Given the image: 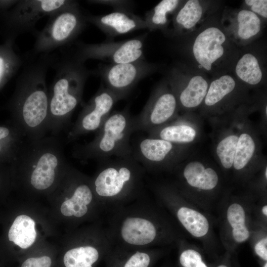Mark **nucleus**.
I'll list each match as a JSON object with an SVG mask.
<instances>
[{
	"mask_svg": "<svg viewBox=\"0 0 267 267\" xmlns=\"http://www.w3.org/2000/svg\"><path fill=\"white\" fill-rule=\"evenodd\" d=\"M255 42L240 48L232 73L242 84L258 86L266 78L265 51Z\"/></svg>",
	"mask_w": 267,
	"mask_h": 267,
	"instance_id": "obj_18",
	"label": "nucleus"
},
{
	"mask_svg": "<svg viewBox=\"0 0 267 267\" xmlns=\"http://www.w3.org/2000/svg\"><path fill=\"white\" fill-rule=\"evenodd\" d=\"M183 176L192 187L204 190L214 189L218 184V176L211 168H205L198 161H192L184 167Z\"/></svg>",
	"mask_w": 267,
	"mask_h": 267,
	"instance_id": "obj_27",
	"label": "nucleus"
},
{
	"mask_svg": "<svg viewBox=\"0 0 267 267\" xmlns=\"http://www.w3.org/2000/svg\"><path fill=\"white\" fill-rule=\"evenodd\" d=\"M134 132V117L128 106L121 111L112 112L96 131L93 140L75 147L73 156L86 162L90 159L100 162L112 156L122 158L133 155L130 138Z\"/></svg>",
	"mask_w": 267,
	"mask_h": 267,
	"instance_id": "obj_7",
	"label": "nucleus"
},
{
	"mask_svg": "<svg viewBox=\"0 0 267 267\" xmlns=\"http://www.w3.org/2000/svg\"><path fill=\"white\" fill-rule=\"evenodd\" d=\"M262 213L265 216H267V205H265L262 208Z\"/></svg>",
	"mask_w": 267,
	"mask_h": 267,
	"instance_id": "obj_41",
	"label": "nucleus"
},
{
	"mask_svg": "<svg viewBox=\"0 0 267 267\" xmlns=\"http://www.w3.org/2000/svg\"><path fill=\"white\" fill-rule=\"evenodd\" d=\"M179 262L182 267H208L201 254L193 249H186L180 254Z\"/></svg>",
	"mask_w": 267,
	"mask_h": 267,
	"instance_id": "obj_34",
	"label": "nucleus"
},
{
	"mask_svg": "<svg viewBox=\"0 0 267 267\" xmlns=\"http://www.w3.org/2000/svg\"><path fill=\"white\" fill-rule=\"evenodd\" d=\"M220 22L227 36L239 48L257 40L261 36L266 23L247 9L225 6L222 10Z\"/></svg>",
	"mask_w": 267,
	"mask_h": 267,
	"instance_id": "obj_16",
	"label": "nucleus"
},
{
	"mask_svg": "<svg viewBox=\"0 0 267 267\" xmlns=\"http://www.w3.org/2000/svg\"><path fill=\"white\" fill-rule=\"evenodd\" d=\"M34 221L26 215L16 218L8 232L9 241L22 249L31 246L35 242L37 233Z\"/></svg>",
	"mask_w": 267,
	"mask_h": 267,
	"instance_id": "obj_29",
	"label": "nucleus"
},
{
	"mask_svg": "<svg viewBox=\"0 0 267 267\" xmlns=\"http://www.w3.org/2000/svg\"><path fill=\"white\" fill-rule=\"evenodd\" d=\"M132 147L133 156L146 171L169 162L175 151L174 143L150 136L140 138Z\"/></svg>",
	"mask_w": 267,
	"mask_h": 267,
	"instance_id": "obj_19",
	"label": "nucleus"
},
{
	"mask_svg": "<svg viewBox=\"0 0 267 267\" xmlns=\"http://www.w3.org/2000/svg\"><path fill=\"white\" fill-rule=\"evenodd\" d=\"M240 82L231 73L212 77L203 102L207 107H213L226 99L237 89Z\"/></svg>",
	"mask_w": 267,
	"mask_h": 267,
	"instance_id": "obj_23",
	"label": "nucleus"
},
{
	"mask_svg": "<svg viewBox=\"0 0 267 267\" xmlns=\"http://www.w3.org/2000/svg\"><path fill=\"white\" fill-rule=\"evenodd\" d=\"M15 39L9 37L0 44V90L16 74L24 60L15 51Z\"/></svg>",
	"mask_w": 267,
	"mask_h": 267,
	"instance_id": "obj_25",
	"label": "nucleus"
},
{
	"mask_svg": "<svg viewBox=\"0 0 267 267\" xmlns=\"http://www.w3.org/2000/svg\"><path fill=\"white\" fill-rule=\"evenodd\" d=\"M223 7L217 0H183L164 33L178 41L198 29Z\"/></svg>",
	"mask_w": 267,
	"mask_h": 267,
	"instance_id": "obj_14",
	"label": "nucleus"
},
{
	"mask_svg": "<svg viewBox=\"0 0 267 267\" xmlns=\"http://www.w3.org/2000/svg\"><path fill=\"white\" fill-rule=\"evenodd\" d=\"M86 22L78 2L73 0L49 16L42 30H36L33 33L35 37L33 54H49L69 44L84 29Z\"/></svg>",
	"mask_w": 267,
	"mask_h": 267,
	"instance_id": "obj_8",
	"label": "nucleus"
},
{
	"mask_svg": "<svg viewBox=\"0 0 267 267\" xmlns=\"http://www.w3.org/2000/svg\"><path fill=\"white\" fill-rule=\"evenodd\" d=\"M116 96L103 85L83 105L76 122L67 134V141L77 139L82 135L97 131L102 125L115 103Z\"/></svg>",
	"mask_w": 267,
	"mask_h": 267,
	"instance_id": "obj_15",
	"label": "nucleus"
},
{
	"mask_svg": "<svg viewBox=\"0 0 267 267\" xmlns=\"http://www.w3.org/2000/svg\"><path fill=\"white\" fill-rule=\"evenodd\" d=\"M166 78L181 107L192 109L203 102L210 82L205 73L178 62L169 69Z\"/></svg>",
	"mask_w": 267,
	"mask_h": 267,
	"instance_id": "obj_10",
	"label": "nucleus"
},
{
	"mask_svg": "<svg viewBox=\"0 0 267 267\" xmlns=\"http://www.w3.org/2000/svg\"><path fill=\"white\" fill-rule=\"evenodd\" d=\"M112 246L105 227V231L91 244L81 245L69 250L64 256V265L65 267H93L101 259H106Z\"/></svg>",
	"mask_w": 267,
	"mask_h": 267,
	"instance_id": "obj_21",
	"label": "nucleus"
},
{
	"mask_svg": "<svg viewBox=\"0 0 267 267\" xmlns=\"http://www.w3.org/2000/svg\"><path fill=\"white\" fill-rule=\"evenodd\" d=\"M176 96L165 79L154 90L141 112L134 117V131H148L171 119L178 106Z\"/></svg>",
	"mask_w": 267,
	"mask_h": 267,
	"instance_id": "obj_13",
	"label": "nucleus"
},
{
	"mask_svg": "<svg viewBox=\"0 0 267 267\" xmlns=\"http://www.w3.org/2000/svg\"><path fill=\"white\" fill-rule=\"evenodd\" d=\"M238 139L237 135L231 134L222 139L218 144L217 154L225 169H229L233 165Z\"/></svg>",
	"mask_w": 267,
	"mask_h": 267,
	"instance_id": "obj_33",
	"label": "nucleus"
},
{
	"mask_svg": "<svg viewBox=\"0 0 267 267\" xmlns=\"http://www.w3.org/2000/svg\"><path fill=\"white\" fill-rule=\"evenodd\" d=\"M24 139L19 130L10 121L0 125V164L12 163Z\"/></svg>",
	"mask_w": 267,
	"mask_h": 267,
	"instance_id": "obj_26",
	"label": "nucleus"
},
{
	"mask_svg": "<svg viewBox=\"0 0 267 267\" xmlns=\"http://www.w3.org/2000/svg\"><path fill=\"white\" fill-rule=\"evenodd\" d=\"M66 174L70 195L65 197L61 206L62 215L80 219L89 213L90 207L93 204L101 206L93 191L90 180L69 165Z\"/></svg>",
	"mask_w": 267,
	"mask_h": 267,
	"instance_id": "obj_17",
	"label": "nucleus"
},
{
	"mask_svg": "<svg viewBox=\"0 0 267 267\" xmlns=\"http://www.w3.org/2000/svg\"><path fill=\"white\" fill-rule=\"evenodd\" d=\"M227 219L232 227V236L237 243H242L250 236L245 224V213L243 208L238 203H233L227 210Z\"/></svg>",
	"mask_w": 267,
	"mask_h": 267,
	"instance_id": "obj_31",
	"label": "nucleus"
},
{
	"mask_svg": "<svg viewBox=\"0 0 267 267\" xmlns=\"http://www.w3.org/2000/svg\"><path fill=\"white\" fill-rule=\"evenodd\" d=\"M148 136L161 138L174 143H188L196 136L195 130L185 125H172L157 128L148 132Z\"/></svg>",
	"mask_w": 267,
	"mask_h": 267,
	"instance_id": "obj_30",
	"label": "nucleus"
},
{
	"mask_svg": "<svg viewBox=\"0 0 267 267\" xmlns=\"http://www.w3.org/2000/svg\"><path fill=\"white\" fill-rule=\"evenodd\" d=\"M175 213L177 219L192 235L196 237L205 236L209 231L207 218L200 212L186 206H168Z\"/></svg>",
	"mask_w": 267,
	"mask_h": 267,
	"instance_id": "obj_28",
	"label": "nucleus"
},
{
	"mask_svg": "<svg viewBox=\"0 0 267 267\" xmlns=\"http://www.w3.org/2000/svg\"><path fill=\"white\" fill-rule=\"evenodd\" d=\"M157 256L151 248L129 249L113 246L105 259L106 267H151Z\"/></svg>",
	"mask_w": 267,
	"mask_h": 267,
	"instance_id": "obj_22",
	"label": "nucleus"
},
{
	"mask_svg": "<svg viewBox=\"0 0 267 267\" xmlns=\"http://www.w3.org/2000/svg\"><path fill=\"white\" fill-rule=\"evenodd\" d=\"M180 0H162L147 11L144 19L146 28L150 31H166L172 17L183 2Z\"/></svg>",
	"mask_w": 267,
	"mask_h": 267,
	"instance_id": "obj_24",
	"label": "nucleus"
},
{
	"mask_svg": "<svg viewBox=\"0 0 267 267\" xmlns=\"http://www.w3.org/2000/svg\"><path fill=\"white\" fill-rule=\"evenodd\" d=\"M51 65L55 71L48 89V132L58 136L68 129L72 114L82 102L86 81L91 74L84 62L74 54L55 56Z\"/></svg>",
	"mask_w": 267,
	"mask_h": 267,
	"instance_id": "obj_4",
	"label": "nucleus"
},
{
	"mask_svg": "<svg viewBox=\"0 0 267 267\" xmlns=\"http://www.w3.org/2000/svg\"><path fill=\"white\" fill-rule=\"evenodd\" d=\"M147 33L121 42L77 44L75 56L85 63L88 59H98L110 64H123L145 59L143 44Z\"/></svg>",
	"mask_w": 267,
	"mask_h": 267,
	"instance_id": "obj_11",
	"label": "nucleus"
},
{
	"mask_svg": "<svg viewBox=\"0 0 267 267\" xmlns=\"http://www.w3.org/2000/svg\"><path fill=\"white\" fill-rule=\"evenodd\" d=\"M89 3L102 4L115 7V10H130L132 2L129 0H88Z\"/></svg>",
	"mask_w": 267,
	"mask_h": 267,
	"instance_id": "obj_37",
	"label": "nucleus"
},
{
	"mask_svg": "<svg viewBox=\"0 0 267 267\" xmlns=\"http://www.w3.org/2000/svg\"><path fill=\"white\" fill-rule=\"evenodd\" d=\"M17 1V0H0V16L10 9Z\"/></svg>",
	"mask_w": 267,
	"mask_h": 267,
	"instance_id": "obj_39",
	"label": "nucleus"
},
{
	"mask_svg": "<svg viewBox=\"0 0 267 267\" xmlns=\"http://www.w3.org/2000/svg\"><path fill=\"white\" fill-rule=\"evenodd\" d=\"M99 162L91 182L105 216L145 193L146 171L133 155L109 158Z\"/></svg>",
	"mask_w": 267,
	"mask_h": 267,
	"instance_id": "obj_5",
	"label": "nucleus"
},
{
	"mask_svg": "<svg viewBox=\"0 0 267 267\" xmlns=\"http://www.w3.org/2000/svg\"><path fill=\"white\" fill-rule=\"evenodd\" d=\"M255 150V143L250 135L246 133L238 137L233 166L237 170L243 169L252 159Z\"/></svg>",
	"mask_w": 267,
	"mask_h": 267,
	"instance_id": "obj_32",
	"label": "nucleus"
},
{
	"mask_svg": "<svg viewBox=\"0 0 267 267\" xmlns=\"http://www.w3.org/2000/svg\"><path fill=\"white\" fill-rule=\"evenodd\" d=\"M87 22L98 27L109 37L126 34L146 28L144 19L127 10H115L102 15H85Z\"/></svg>",
	"mask_w": 267,
	"mask_h": 267,
	"instance_id": "obj_20",
	"label": "nucleus"
},
{
	"mask_svg": "<svg viewBox=\"0 0 267 267\" xmlns=\"http://www.w3.org/2000/svg\"><path fill=\"white\" fill-rule=\"evenodd\" d=\"M158 69L155 64L139 60L123 64H110L99 66L91 74H98L107 89L119 100L126 98L134 87L142 79Z\"/></svg>",
	"mask_w": 267,
	"mask_h": 267,
	"instance_id": "obj_12",
	"label": "nucleus"
},
{
	"mask_svg": "<svg viewBox=\"0 0 267 267\" xmlns=\"http://www.w3.org/2000/svg\"><path fill=\"white\" fill-rule=\"evenodd\" d=\"M256 254L263 260L267 261V238H264L258 242L255 246Z\"/></svg>",
	"mask_w": 267,
	"mask_h": 267,
	"instance_id": "obj_38",
	"label": "nucleus"
},
{
	"mask_svg": "<svg viewBox=\"0 0 267 267\" xmlns=\"http://www.w3.org/2000/svg\"><path fill=\"white\" fill-rule=\"evenodd\" d=\"M51 260L48 256L30 258L25 261L21 267H50Z\"/></svg>",
	"mask_w": 267,
	"mask_h": 267,
	"instance_id": "obj_36",
	"label": "nucleus"
},
{
	"mask_svg": "<svg viewBox=\"0 0 267 267\" xmlns=\"http://www.w3.org/2000/svg\"><path fill=\"white\" fill-rule=\"evenodd\" d=\"M263 267H267V262L264 264V266Z\"/></svg>",
	"mask_w": 267,
	"mask_h": 267,
	"instance_id": "obj_44",
	"label": "nucleus"
},
{
	"mask_svg": "<svg viewBox=\"0 0 267 267\" xmlns=\"http://www.w3.org/2000/svg\"><path fill=\"white\" fill-rule=\"evenodd\" d=\"M68 165L62 142L53 135L36 140L25 139L10 164L11 171L28 175L30 186L38 191L49 189L59 173Z\"/></svg>",
	"mask_w": 267,
	"mask_h": 267,
	"instance_id": "obj_6",
	"label": "nucleus"
},
{
	"mask_svg": "<svg viewBox=\"0 0 267 267\" xmlns=\"http://www.w3.org/2000/svg\"><path fill=\"white\" fill-rule=\"evenodd\" d=\"M10 169V164H0V176L5 174Z\"/></svg>",
	"mask_w": 267,
	"mask_h": 267,
	"instance_id": "obj_40",
	"label": "nucleus"
},
{
	"mask_svg": "<svg viewBox=\"0 0 267 267\" xmlns=\"http://www.w3.org/2000/svg\"><path fill=\"white\" fill-rule=\"evenodd\" d=\"M69 0H18L0 17L5 38L16 39L27 32L33 33L37 22L70 4Z\"/></svg>",
	"mask_w": 267,
	"mask_h": 267,
	"instance_id": "obj_9",
	"label": "nucleus"
},
{
	"mask_svg": "<svg viewBox=\"0 0 267 267\" xmlns=\"http://www.w3.org/2000/svg\"><path fill=\"white\" fill-rule=\"evenodd\" d=\"M54 57L50 53L40 54L25 64L6 104L9 121L25 139L38 140L48 132L49 93L46 79Z\"/></svg>",
	"mask_w": 267,
	"mask_h": 267,
	"instance_id": "obj_1",
	"label": "nucleus"
},
{
	"mask_svg": "<svg viewBox=\"0 0 267 267\" xmlns=\"http://www.w3.org/2000/svg\"><path fill=\"white\" fill-rule=\"evenodd\" d=\"M217 267H227L225 265H221L218 266Z\"/></svg>",
	"mask_w": 267,
	"mask_h": 267,
	"instance_id": "obj_43",
	"label": "nucleus"
},
{
	"mask_svg": "<svg viewBox=\"0 0 267 267\" xmlns=\"http://www.w3.org/2000/svg\"><path fill=\"white\" fill-rule=\"evenodd\" d=\"M223 7L196 31L177 41L179 51L187 61L186 63L212 77L232 72L240 49L221 25Z\"/></svg>",
	"mask_w": 267,
	"mask_h": 267,
	"instance_id": "obj_3",
	"label": "nucleus"
},
{
	"mask_svg": "<svg viewBox=\"0 0 267 267\" xmlns=\"http://www.w3.org/2000/svg\"><path fill=\"white\" fill-rule=\"evenodd\" d=\"M265 176L266 177V179L267 178V168H266L265 172Z\"/></svg>",
	"mask_w": 267,
	"mask_h": 267,
	"instance_id": "obj_42",
	"label": "nucleus"
},
{
	"mask_svg": "<svg viewBox=\"0 0 267 267\" xmlns=\"http://www.w3.org/2000/svg\"><path fill=\"white\" fill-rule=\"evenodd\" d=\"M241 7L253 12L266 22L267 19V0H245Z\"/></svg>",
	"mask_w": 267,
	"mask_h": 267,
	"instance_id": "obj_35",
	"label": "nucleus"
},
{
	"mask_svg": "<svg viewBox=\"0 0 267 267\" xmlns=\"http://www.w3.org/2000/svg\"><path fill=\"white\" fill-rule=\"evenodd\" d=\"M105 226L113 246L129 249L151 248L172 238L167 222L145 193L106 214Z\"/></svg>",
	"mask_w": 267,
	"mask_h": 267,
	"instance_id": "obj_2",
	"label": "nucleus"
}]
</instances>
